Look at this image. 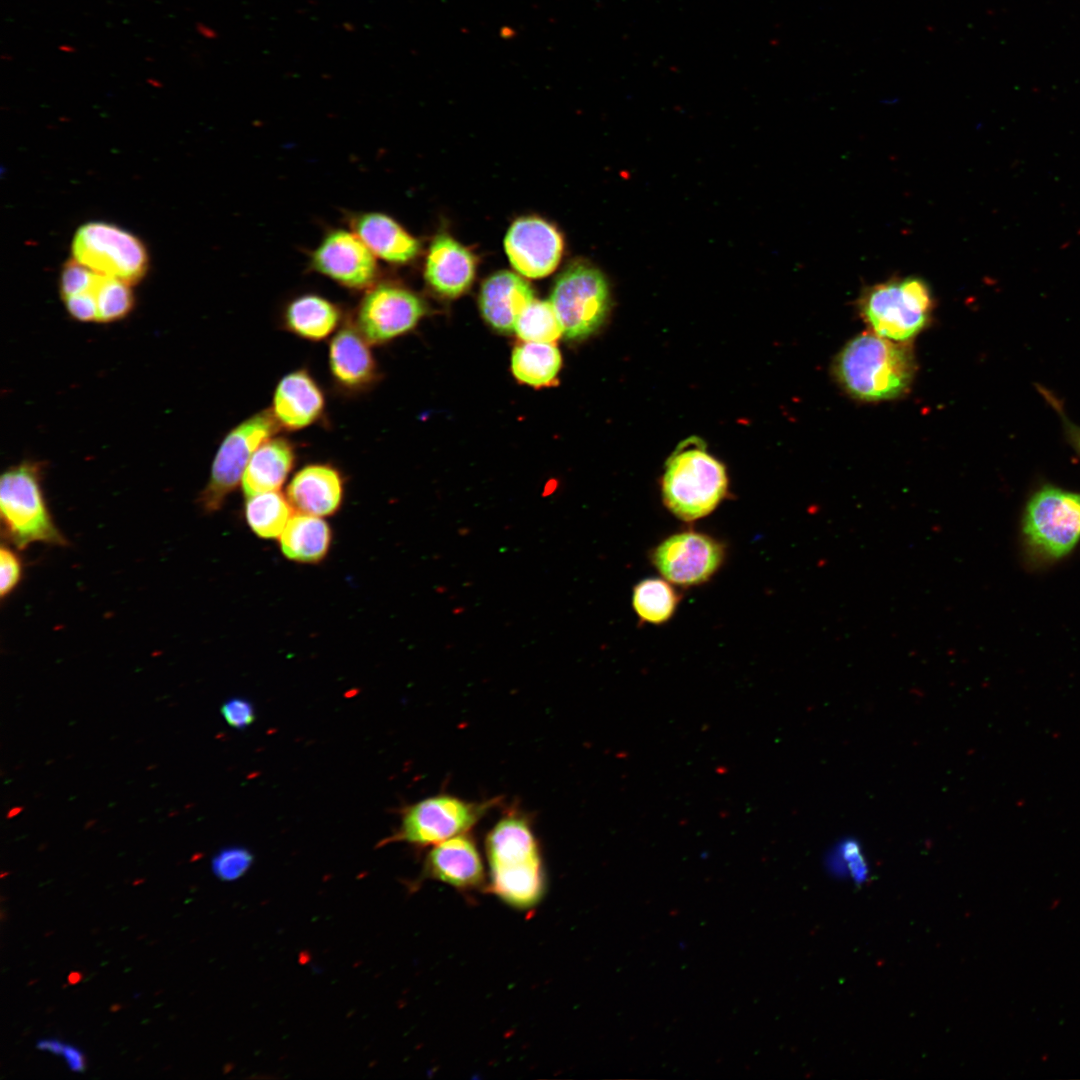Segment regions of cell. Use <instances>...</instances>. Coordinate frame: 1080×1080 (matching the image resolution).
Segmentation results:
<instances>
[{
	"label": "cell",
	"instance_id": "obj_1",
	"mask_svg": "<svg viewBox=\"0 0 1080 1080\" xmlns=\"http://www.w3.org/2000/svg\"><path fill=\"white\" fill-rule=\"evenodd\" d=\"M485 850L491 889L507 904L530 908L544 892L539 843L528 817L510 810L487 833Z\"/></svg>",
	"mask_w": 1080,
	"mask_h": 1080
},
{
	"label": "cell",
	"instance_id": "obj_2",
	"mask_svg": "<svg viewBox=\"0 0 1080 1080\" xmlns=\"http://www.w3.org/2000/svg\"><path fill=\"white\" fill-rule=\"evenodd\" d=\"M833 371L848 394L874 402L906 392L916 364L911 348L904 342L865 332L845 344L835 358Z\"/></svg>",
	"mask_w": 1080,
	"mask_h": 1080
},
{
	"label": "cell",
	"instance_id": "obj_3",
	"mask_svg": "<svg viewBox=\"0 0 1080 1080\" xmlns=\"http://www.w3.org/2000/svg\"><path fill=\"white\" fill-rule=\"evenodd\" d=\"M661 493L666 508L691 522L712 513L728 493L725 466L691 437L679 444L665 463Z\"/></svg>",
	"mask_w": 1080,
	"mask_h": 1080
},
{
	"label": "cell",
	"instance_id": "obj_4",
	"mask_svg": "<svg viewBox=\"0 0 1080 1080\" xmlns=\"http://www.w3.org/2000/svg\"><path fill=\"white\" fill-rule=\"evenodd\" d=\"M1021 538L1033 565L1066 558L1080 542V492L1051 483L1039 485L1025 503Z\"/></svg>",
	"mask_w": 1080,
	"mask_h": 1080
},
{
	"label": "cell",
	"instance_id": "obj_5",
	"mask_svg": "<svg viewBox=\"0 0 1080 1080\" xmlns=\"http://www.w3.org/2000/svg\"><path fill=\"white\" fill-rule=\"evenodd\" d=\"M934 300L927 282L920 277H895L865 289L859 310L874 333L906 342L931 319Z\"/></svg>",
	"mask_w": 1080,
	"mask_h": 1080
},
{
	"label": "cell",
	"instance_id": "obj_6",
	"mask_svg": "<svg viewBox=\"0 0 1080 1080\" xmlns=\"http://www.w3.org/2000/svg\"><path fill=\"white\" fill-rule=\"evenodd\" d=\"M0 511L4 537L20 550L33 542L68 544L47 508L36 464L23 463L3 473Z\"/></svg>",
	"mask_w": 1080,
	"mask_h": 1080
},
{
	"label": "cell",
	"instance_id": "obj_7",
	"mask_svg": "<svg viewBox=\"0 0 1080 1080\" xmlns=\"http://www.w3.org/2000/svg\"><path fill=\"white\" fill-rule=\"evenodd\" d=\"M550 302L568 340H582L595 333L610 309V293L604 275L595 267L578 263L557 279Z\"/></svg>",
	"mask_w": 1080,
	"mask_h": 1080
},
{
	"label": "cell",
	"instance_id": "obj_8",
	"mask_svg": "<svg viewBox=\"0 0 1080 1080\" xmlns=\"http://www.w3.org/2000/svg\"><path fill=\"white\" fill-rule=\"evenodd\" d=\"M73 259L92 271L129 284L141 280L148 269V253L132 233L105 222L79 227L72 241Z\"/></svg>",
	"mask_w": 1080,
	"mask_h": 1080
},
{
	"label": "cell",
	"instance_id": "obj_9",
	"mask_svg": "<svg viewBox=\"0 0 1080 1080\" xmlns=\"http://www.w3.org/2000/svg\"><path fill=\"white\" fill-rule=\"evenodd\" d=\"M496 802H471L450 794L422 799L404 810L400 827L389 841L434 846L467 833Z\"/></svg>",
	"mask_w": 1080,
	"mask_h": 1080
},
{
	"label": "cell",
	"instance_id": "obj_10",
	"mask_svg": "<svg viewBox=\"0 0 1080 1080\" xmlns=\"http://www.w3.org/2000/svg\"><path fill=\"white\" fill-rule=\"evenodd\" d=\"M279 426L269 409L245 419L224 437L212 463L208 484L199 503L206 512L220 509L225 498L242 481L244 471L257 448L274 436Z\"/></svg>",
	"mask_w": 1080,
	"mask_h": 1080
},
{
	"label": "cell",
	"instance_id": "obj_11",
	"mask_svg": "<svg viewBox=\"0 0 1080 1080\" xmlns=\"http://www.w3.org/2000/svg\"><path fill=\"white\" fill-rule=\"evenodd\" d=\"M724 558L725 549L718 540L696 531L667 537L650 555L652 564L665 580L685 588L708 581Z\"/></svg>",
	"mask_w": 1080,
	"mask_h": 1080
},
{
	"label": "cell",
	"instance_id": "obj_12",
	"mask_svg": "<svg viewBox=\"0 0 1080 1080\" xmlns=\"http://www.w3.org/2000/svg\"><path fill=\"white\" fill-rule=\"evenodd\" d=\"M424 314V303L413 292L382 283L366 292L354 324L370 344L376 345L410 331Z\"/></svg>",
	"mask_w": 1080,
	"mask_h": 1080
},
{
	"label": "cell",
	"instance_id": "obj_13",
	"mask_svg": "<svg viewBox=\"0 0 1080 1080\" xmlns=\"http://www.w3.org/2000/svg\"><path fill=\"white\" fill-rule=\"evenodd\" d=\"M313 268L351 289L372 287L377 276L376 257L355 232L329 233L312 255Z\"/></svg>",
	"mask_w": 1080,
	"mask_h": 1080
},
{
	"label": "cell",
	"instance_id": "obj_14",
	"mask_svg": "<svg viewBox=\"0 0 1080 1080\" xmlns=\"http://www.w3.org/2000/svg\"><path fill=\"white\" fill-rule=\"evenodd\" d=\"M505 251L513 268L528 278H542L557 267L563 252L558 231L546 221L525 217L509 228Z\"/></svg>",
	"mask_w": 1080,
	"mask_h": 1080
},
{
	"label": "cell",
	"instance_id": "obj_15",
	"mask_svg": "<svg viewBox=\"0 0 1080 1080\" xmlns=\"http://www.w3.org/2000/svg\"><path fill=\"white\" fill-rule=\"evenodd\" d=\"M324 409L322 389L306 369H298L280 379L270 411L280 428L297 431L317 422Z\"/></svg>",
	"mask_w": 1080,
	"mask_h": 1080
},
{
	"label": "cell",
	"instance_id": "obj_16",
	"mask_svg": "<svg viewBox=\"0 0 1080 1080\" xmlns=\"http://www.w3.org/2000/svg\"><path fill=\"white\" fill-rule=\"evenodd\" d=\"M370 343L355 324L347 323L329 344V370L335 383L352 392L367 389L377 378V364Z\"/></svg>",
	"mask_w": 1080,
	"mask_h": 1080
},
{
	"label": "cell",
	"instance_id": "obj_17",
	"mask_svg": "<svg viewBox=\"0 0 1080 1080\" xmlns=\"http://www.w3.org/2000/svg\"><path fill=\"white\" fill-rule=\"evenodd\" d=\"M424 872L432 879L462 890L479 888L485 880L477 845L467 833L434 845L426 857Z\"/></svg>",
	"mask_w": 1080,
	"mask_h": 1080
},
{
	"label": "cell",
	"instance_id": "obj_18",
	"mask_svg": "<svg viewBox=\"0 0 1080 1080\" xmlns=\"http://www.w3.org/2000/svg\"><path fill=\"white\" fill-rule=\"evenodd\" d=\"M343 498V479L329 464H309L291 479L287 499L298 512L327 516L336 512Z\"/></svg>",
	"mask_w": 1080,
	"mask_h": 1080
},
{
	"label": "cell",
	"instance_id": "obj_19",
	"mask_svg": "<svg viewBox=\"0 0 1080 1080\" xmlns=\"http://www.w3.org/2000/svg\"><path fill=\"white\" fill-rule=\"evenodd\" d=\"M533 300V290L525 280L512 272L500 271L483 283L479 304L483 318L492 328L511 333Z\"/></svg>",
	"mask_w": 1080,
	"mask_h": 1080
},
{
	"label": "cell",
	"instance_id": "obj_20",
	"mask_svg": "<svg viewBox=\"0 0 1080 1080\" xmlns=\"http://www.w3.org/2000/svg\"><path fill=\"white\" fill-rule=\"evenodd\" d=\"M474 275V257L465 247L448 235L434 239L425 266V279L434 291L457 297L469 288Z\"/></svg>",
	"mask_w": 1080,
	"mask_h": 1080
},
{
	"label": "cell",
	"instance_id": "obj_21",
	"mask_svg": "<svg viewBox=\"0 0 1080 1080\" xmlns=\"http://www.w3.org/2000/svg\"><path fill=\"white\" fill-rule=\"evenodd\" d=\"M294 445L283 437H270L252 455L242 477L247 497L278 489L295 463Z\"/></svg>",
	"mask_w": 1080,
	"mask_h": 1080
},
{
	"label": "cell",
	"instance_id": "obj_22",
	"mask_svg": "<svg viewBox=\"0 0 1080 1080\" xmlns=\"http://www.w3.org/2000/svg\"><path fill=\"white\" fill-rule=\"evenodd\" d=\"M355 233L375 257L405 263L419 252V243L395 220L382 213H366L355 222Z\"/></svg>",
	"mask_w": 1080,
	"mask_h": 1080
},
{
	"label": "cell",
	"instance_id": "obj_23",
	"mask_svg": "<svg viewBox=\"0 0 1080 1080\" xmlns=\"http://www.w3.org/2000/svg\"><path fill=\"white\" fill-rule=\"evenodd\" d=\"M341 311L328 299L304 294L294 298L283 314L284 326L296 336L310 341L328 338L341 322Z\"/></svg>",
	"mask_w": 1080,
	"mask_h": 1080
},
{
	"label": "cell",
	"instance_id": "obj_24",
	"mask_svg": "<svg viewBox=\"0 0 1080 1080\" xmlns=\"http://www.w3.org/2000/svg\"><path fill=\"white\" fill-rule=\"evenodd\" d=\"M331 541L328 524L318 516L293 515L280 535L284 555L295 561L312 563L321 560Z\"/></svg>",
	"mask_w": 1080,
	"mask_h": 1080
},
{
	"label": "cell",
	"instance_id": "obj_25",
	"mask_svg": "<svg viewBox=\"0 0 1080 1080\" xmlns=\"http://www.w3.org/2000/svg\"><path fill=\"white\" fill-rule=\"evenodd\" d=\"M560 366V352L552 343L526 342L517 346L512 354L514 376L532 386L551 384Z\"/></svg>",
	"mask_w": 1080,
	"mask_h": 1080
},
{
	"label": "cell",
	"instance_id": "obj_26",
	"mask_svg": "<svg viewBox=\"0 0 1080 1080\" xmlns=\"http://www.w3.org/2000/svg\"><path fill=\"white\" fill-rule=\"evenodd\" d=\"M292 506L278 491L248 497L245 515L250 528L262 538L280 536L290 520Z\"/></svg>",
	"mask_w": 1080,
	"mask_h": 1080
},
{
	"label": "cell",
	"instance_id": "obj_27",
	"mask_svg": "<svg viewBox=\"0 0 1080 1080\" xmlns=\"http://www.w3.org/2000/svg\"><path fill=\"white\" fill-rule=\"evenodd\" d=\"M679 599L670 582L649 578L634 587L632 604L641 622L662 624L673 616Z\"/></svg>",
	"mask_w": 1080,
	"mask_h": 1080
},
{
	"label": "cell",
	"instance_id": "obj_28",
	"mask_svg": "<svg viewBox=\"0 0 1080 1080\" xmlns=\"http://www.w3.org/2000/svg\"><path fill=\"white\" fill-rule=\"evenodd\" d=\"M515 332L526 342L552 343L563 335L562 326L550 301L533 300L517 320Z\"/></svg>",
	"mask_w": 1080,
	"mask_h": 1080
},
{
	"label": "cell",
	"instance_id": "obj_29",
	"mask_svg": "<svg viewBox=\"0 0 1080 1080\" xmlns=\"http://www.w3.org/2000/svg\"><path fill=\"white\" fill-rule=\"evenodd\" d=\"M98 321H113L124 317L133 305L129 283L99 274L94 286Z\"/></svg>",
	"mask_w": 1080,
	"mask_h": 1080
},
{
	"label": "cell",
	"instance_id": "obj_30",
	"mask_svg": "<svg viewBox=\"0 0 1080 1080\" xmlns=\"http://www.w3.org/2000/svg\"><path fill=\"white\" fill-rule=\"evenodd\" d=\"M253 862L246 848L231 847L218 852L212 859V870L221 880L232 881L244 875Z\"/></svg>",
	"mask_w": 1080,
	"mask_h": 1080
},
{
	"label": "cell",
	"instance_id": "obj_31",
	"mask_svg": "<svg viewBox=\"0 0 1080 1080\" xmlns=\"http://www.w3.org/2000/svg\"><path fill=\"white\" fill-rule=\"evenodd\" d=\"M98 275L99 273L92 271L75 259L69 260L64 264L60 279L63 298L92 289Z\"/></svg>",
	"mask_w": 1080,
	"mask_h": 1080
},
{
	"label": "cell",
	"instance_id": "obj_32",
	"mask_svg": "<svg viewBox=\"0 0 1080 1080\" xmlns=\"http://www.w3.org/2000/svg\"><path fill=\"white\" fill-rule=\"evenodd\" d=\"M22 576V562L9 546L2 544L0 549V594L4 599L18 585Z\"/></svg>",
	"mask_w": 1080,
	"mask_h": 1080
},
{
	"label": "cell",
	"instance_id": "obj_33",
	"mask_svg": "<svg viewBox=\"0 0 1080 1080\" xmlns=\"http://www.w3.org/2000/svg\"><path fill=\"white\" fill-rule=\"evenodd\" d=\"M224 720L233 728H246L255 720L253 705L246 699L232 698L221 707Z\"/></svg>",
	"mask_w": 1080,
	"mask_h": 1080
},
{
	"label": "cell",
	"instance_id": "obj_34",
	"mask_svg": "<svg viewBox=\"0 0 1080 1080\" xmlns=\"http://www.w3.org/2000/svg\"><path fill=\"white\" fill-rule=\"evenodd\" d=\"M94 286L90 290L64 298L66 307L74 318L82 321H98Z\"/></svg>",
	"mask_w": 1080,
	"mask_h": 1080
},
{
	"label": "cell",
	"instance_id": "obj_35",
	"mask_svg": "<svg viewBox=\"0 0 1080 1080\" xmlns=\"http://www.w3.org/2000/svg\"><path fill=\"white\" fill-rule=\"evenodd\" d=\"M1039 391L1043 397L1048 401L1051 407L1058 413L1066 441L1073 448L1080 458V426L1072 422L1066 415L1061 401L1055 397L1050 391L1039 387Z\"/></svg>",
	"mask_w": 1080,
	"mask_h": 1080
},
{
	"label": "cell",
	"instance_id": "obj_36",
	"mask_svg": "<svg viewBox=\"0 0 1080 1080\" xmlns=\"http://www.w3.org/2000/svg\"><path fill=\"white\" fill-rule=\"evenodd\" d=\"M61 1055L72 1071L82 1072L85 1069L83 1054L77 1048L65 1044Z\"/></svg>",
	"mask_w": 1080,
	"mask_h": 1080
},
{
	"label": "cell",
	"instance_id": "obj_37",
	"mask_svg": "<svg viewBox=\"0 0 1080 1080\" xmlns=\"http://www.w3.org/2000/svg\"><path fill=\"white\" fill-rule=\"evenodd\" d=\"M64 1045L65 1044L61 1043L58 1040L44 1039V1040H39L37 1042V1044H36V1047L38 1049H40V1050H46V1051L52 1052L54 1054H58V1055L60 1054L61 1055L62 1051H63V1048H64Z\"/></svg>",
	"mask_w": 1080,
	"mask_h": 1080
},
{
	"label": "cell",
	"instance_id": "obj_38",
	"mask_svg": "<svg viewBox=\"0 0 1080 1080\" xmlns=\"http://www.w3.org/2000/svg\"><path fill=\"white\" fill-rule=\"evenodd\" d=\"M80 980H81V974L78 973V972H72L68 976V981H69L70 984H76Z\"/></svg>",
	"mask_w": 1080,
	"mask_h": 1080
},
{
	"label": "cell",
	"instance_id": "obj_39",
	"mask_svg": "<svg viewBox=\"0 0 1080 1080\" xmlns=\"http://www.w3.org/2000/svg\"><path fill=\"white\" fill-rule=\"evenodd\" d=\"M59 50H61L63 52L71 53V52H74L75 49H74V47H72L70 45L64 44V45L59 46Z\"/></svg>",
	"mask_w": 1080,
	"mask_h": 1080
}]
</instances>
